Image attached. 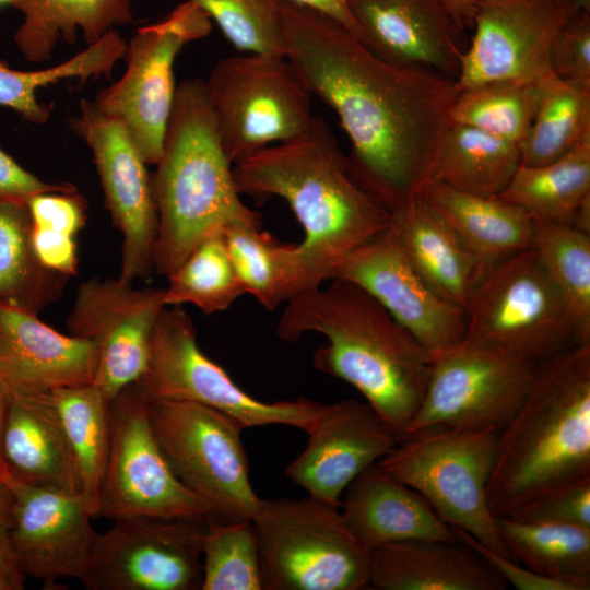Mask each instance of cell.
Wrapping results in <instances>:
<instances>
[{"mask_svg": "<svg viewBox=\"0 0 590 590\" xmlns=\"http://www.w3.org/2000/svg\"><path fill=\"white\" fill-rule=\"evenodd\" d=\"M581 8L576 0L481 2L472 15L474 33L455 80L458 93L489 81H536L550 73L552 44Z\"/></svg>", "mask_w": 590, "mask_h": 590, "instance_id": "cell-17", "label": "cell"}, {"mask_svg": "<svg viewBox=\"0 0 590 590\" xmlns=\"http://www.w3.org/2000/svg\"><path fill=\"white\" fill-rule=\"evenodd\" d=\"M31 239L34 251L44 267L67 276L76 273L78 253L74 237L32 226Z\"/></svg>", "mask_w": 590, "mask_h": 590, "instance_id": "cell-48", "label": "cell"}, {"mask_svg": "<svg viewBox=\"0 0 590 590\" xmlns=\"http://www.w3.org/2000/svg\"><path fill=\"white\" fill-rule=\"evenodd\" d=\"M505 580L460 541L408 540L369 550L368 589L505 590Z\"/></svg>", "mask_w": 590, "mask_h": 590, "instance_id": "cell-25", "label": "cell"}, {"mask_svg": "<svg viewBox=\"0 0 590 590\" xmlns=\"http://www.w3.org/2000/svg\"><path fill=\"white\" fill-rule=\"evenodd\" d=\"M321 12L345 26L358 38V28L350 10V0H285Z\"/></svg>", "mask_w": 590, "mask_h": 590, "instance_id": "cell-50", "label": "cell"}, {"mask_svg": "<svg viewBox=\"0 0 590 590\" xmlns=\"http://www.w3.org/2000/svg\"><path fill=\"white\" fill-rule=\"evenodd\" d=\"M201 590H261L257 534L251 519H206Z\"/></svg>", "mask_w": 590, "mask_h": 590, "instance_id": "cell-41", "label": "cell"}, {"mask_svg": "<svg viewBox=\"0 0 590 590\" xmlns=\"http://www.w3.org/2000/svg\"><path fill=\"white\" fill-rule=\"evenodd\" d=\"M319 333L314 367L353 386L402 437L427 386L432 355L369 293L331 279L285 302L276 334L295 342Z\"/></svg>", "mask_w": 590, "mask_h": 590, "instance_id": "cell-3", "label": "cell"}, {"mask_svg": "<svg viewBox=\"0 0 590 590\" xmlns=\"http://www.w3.org/2000/svg\"><path fill=\"white\" fill-rule=\"evenodd\" d=\"M307 434L306 448L285 475L308 496L338 508L349 484L402 439L366 401L355 399L323 403Z\"/></svg>", "mask_w": 590, "mask_h": 590, "instance_id": "cell-21", "label": "cell"}, {"mask_svg": "<svg viewBox=\"0 0 590 590\" xmlns=\"http://www.w3.org/2000/svg\"><path fill=\"white\" fill-rule=\"evenodd\" d=\"M48 191L74 192L70 182H46L25 168L0 148V201H24Z\"/></svg>", "mask_w": 590, "mask_h": 590, "instance_id": "cell-47", "label": "cell"}, {"mask_svg": "<svg viewBox=\"0 0 590 590\" xmlns=\"http://www.w3.org/2000/svg\"><path fill=\"white\" fill-rule=\"evenodd\" d=\"M507 517L590 529V477L553 489Z\"/></svg>", "mask_w": 590, "mask_h": 590, "instance_id": "cell-43", "label": "cell"}, {"mask_svg": "<svg viewBox=\"0 0 590 590\" xmlns=\"http://www.w3.org/2000/svg\"><path fill=\"white\" fill-rule=\"evenodd\" d=\"M477 258L486 272L508 257L532 248L533 219L500 198L479 197L427 179L418 194Z\"/></svg>", "mask_w": 590, "mask_h": 590, "instance_id": "cell-28", "label": "cell"}, {"mask_svg": "<svg viewBox=\"0 0 590 590\" xmlns=\"http://www.w3.org/2000/svg\"><path fill=\"white\" fill-rule=\"evenodd\" d=\"M227 251L246 294L268 310L295 295V244H282L261 226L234 223L224 227Z\"/></svg>", "mask_w": 590, "mask_h": 590, "instance_id": "cell-37", "label": "cell"}, {"mask_svg": "<svg viewBox=\"0 0 590 590\" xmlns=\"http://www.w3.org/2000/svg\"><path fill=\"white\" fill-rule=\"evenodd\" d=\"M15 0H0V7L12 5Z\"/></svg>", "mask_w": 590, "mask_h": 590, "instance_id": "cell-55", "label": "cell"}, {"mask_svg": "<svg viewBox=\"0 0 590 590\" xmlns=\"http://www.w3.org/2000/svg\"><path fill=\"white\" fill-rule=\"evenodd\" d=\"M334 278L369 293L430 355L464 338L465 311L429 288L391 225L346 255Z\"/></svg>", "mask_w": 590, "mask_h": 590, "instance_id": "cell-19", "label": "cell"}, {"mask_svg": "<svg viewBox=\"0 0 590 590\" xmlns=\"http://www.w3.org/2000/svg\"><path fill=\"white\" fill-rule=\"evenodd\" d=\"M108 416L109 449L95 517L213 518L209 506L173 471L137 382L110 400Z\"/></svg>", "mask_w": 590, "mask_h": 590, "instance_id": "cell-13", "label": "cell"}, {"mask_svg": "<svg viewBox=\"0 0 590 590\" xmlns=\"http://www.w3.org/2000/svg\"><path fill=\"white\" fill-rule=\"evenodd\" d=\"M451 8L459 16V19L465 24L467 27L471 26L472 15L477 5L485 0H448Z\"/></svg>", "mask_w": 590, "mask_h": 590, "instance_id": "cell-51", "label": "cell"}, {"mask_svg": "<svg viewBox=\"0 0 590 590\" xmlns=\"http://www.w3.org/2000/svg\"><path fill=\"white\" fill-rule=\"evenodd\" d=\"M533 222L532 248L566 305L575 344L590 343V233L562 223Z\"/></svg>", "mask_w": 590, "mask_h": 590, "instance_id": "cell-36", "label": "cell"}, {"mask_svg": "<svg viewBox=\"0 0 590 590\" xmlns=\"http://www.w3.org/2000/svg\"><path fill=\"white\" fill-rule=\"evenodd\" d=\"M118 61V51L107 38H102L54 67L20 71L0 60V106L16 111L24 120L43 125L50 118V109L40 103L37 92L61 80L80 82L109 76Z\"/></svg>", "mask_w": 590, "mask_h": 590, "instance_id": "cell-40", "label": "cell"}, {"mask_svg": "<svg viewBox=\"0 0 590 590\" xmlns=\"http://www.w3.org/2000/svg\"><path fill=\"white\" fill-rule=\"evenodd\" d=\"M211 28L209 14L191 0L162 21L140 27L127 43L123 75L94 99L102 111L123 125L148 165H156L162 154L176 92L177 55Z\"/></svg>", "mask_w": 590, "mask_h": 590, "instance_id": "cell-14", "label": "cell"}, {"mask_svg": "<svg viewBox=\"0 0 590 590\" xmlns=\"http://www.w3.org/2000/svg\"><path fill=\"white\" fill-rule=\"evenodd\" d=\"M280 15L286 58L347 134L355 180L390 213L429 179L451 125L456 81L376 57L334 19L285 0Z\"/></svg>", "mask_w": 590, "mask_h": 590, "instance_id": "cell-1", "label": "cell"}, {"mask_svg": "<svg viewBox=\"0 0 590 590\" xmlns=\"http://www.w3.org/2000/svg\"><path fill=\"white\" fill-rule=\"evenodd\" d=\"M498 432L433 429L402 437L376 464L416 491L450 527L511 558L496 530L486 486Z\"/></svg>", "mask_w": 590, "mask_h": 590, "instance_id": "cell-7", "label": "cell"}, {"mask_svg": "<svg viewBox=\"0 0 590 590\" xmlns=\"http://www.w3.org/2000/svg\"><path fill=\"white\" fill-rule=\"evenodd\" d=\"M24 580L0 569V590H21Z\"/></svg>", "mask_w": 590, "mask_h": 590, "instance_id": "cell-53", "label": "cell"}, {"mask_svg": "<svg viewBox=\"0 0 590 590\" xmlns=\"http://www.w3.org/2000/svg\"><path fill=\"white\" fill-rule=\"evenodd\" d=\"M12 503L11 492L5 482L0 479V569L25 580V576L20 570L10 546L9 533Z\"/></svg>", "mask_w": 590, "mask_h": 590, "instance_id": "cell-49", "label": "cell"}, {"mask_svg": "<svg viewBox=\"0 0 590 590\" xmlns=\"http://www.w3.org/2000/svg\"><path fill=\"white\" fill-rule=\"evenodd\" d=\"M191 1L209 14L238 50L286 57L280 0Z\"/></svg>", "mask_w": 590, "mask_h": 590, "instance_id": "cell-42", "label": "cell"}, {"mask_svg": "<svg viewBox=\"0 0 590 590\" xmlns=\"http://www.w3.org/2000/svg\"><path fill=\"white\" fill-rule=\"evenodd\" d=\"M74 460L80 496L93 517L109 449V400L93 382L46 393Z\"/></svg>", "mask_w": 590, "mask_h": 590, "instance_id": "cell-33", "label": "cell"}, {"mask_svg": "<svg viewBox=\"0 0 590 590\" xmlns=\"http://www.w3.org/2000/svg\"><path fill=\"white\" fill-rule=\"evenodd\" d=\"M135 382L149 402L203 404L245 428L279 424L308 433L323 405L306 398L264 402L250 396L201 351L192 319L179 306H166L160 314L146 366Z\"/></svg>", "mask_w": 590, "mask_h": 590, "instance_id": "cell-8", "label": "cell"}, {"mask_svg": "<svg viewBox=\"0 0 590 590\" xmlns=\"http://www.w3.org/2000/svg\"><path fill=\"white\" fill-rule=\"evenodd\" d=\"M452 528V527H451ZM458 541L475 551L504 580L517 590H571L564 582L541 576L519 566L512 558L505 557L484 544L480 543L469 533L452 528Z\"/></svg>", "mask_w": 590, "mask_h": 590, "instance_id": "cell-46", "label": "cell"}, {"mask_svg": "<svg viewBox=\"0 0 590 590\" xmlns=\"http://www.w3.org/2000/svg\"><path fill=\"white\" fill-rule=\"evenodd\" d=\"M548 68L562 80L590 83V9H579L559 30Z\"/></svg>", "mask_w": 590, "mask_h": 590, "instance_id": "cell-44", "label": "cell"}, {"mask_svg": "<svg viewBox=\"0 0 590 590\" xmlns=\"http://www.w3.org/2000/svg\"><path fill=\"white\" fill-rule=\"evenodd\" d=\"M497 198L520 206L533 220L590 233V138L553 162L520 165Z\"/></svg>", "mask_w": 590, "mask_h": 590, "instance_id": "cell-29", "label": "cell"}, {"mask_svg": "<svg viewBox=\"0 0 590 590\" xmlns=\"http://www.w3.org/2000/svg\"><path fill=\"white\" fill-rule=\"evenodd\" d=\"M391 226L410 263L429 288L465 311L486 273L477 258L420 196L391 213Z\"/></svg>", "mask_w": 590, "mask_h": 590, "instance_id": "cell-27", "label": "cell"}, {"mask_svg": "<svg viewBox=\"0 0 590 590\" xmlns=\"http://www.w3.org/2000/svg\"><path fill=\"white\" fill-rule=\"evenodd\" d=\"M240 194L279 197L303 228L295 244V295L332 279L340 261L391 225V213L350 172L319 116L302 134L233 164Z\"/></svg>", "mask_w": 590, "mask_h": 590, "instance_id": "cell-2", "label": "cell"}, {"mask_svg": "<svg viewBox=\"0 0 590 590\" xmlns=\"http://www.w3.org/2000/svg\"><path fill=\"white\" fill-rule=\"evenodd\" d=\"M9 403V397L5 389L0 384V475L4 471V464L2 459V436L4 428L5 414Z\"/></svg>", "mask_w": 590, "mask_h": 590, "instance_id": "cell-52", "label": "cell"}, {"mask_svg": "<svg viewBox=\"0 0 590 590\" xmlns=\"http://www.w3.org/2000/svg\"><path fill=\"white\" fill-rule=\"evenodd\" d=\"M156 439L181 483L221 521L251 519L262 498L253 491L238 421L187 401L149 402Z\"/></svg>", "mask_w": 590, "mask_h": 590, "instance_id": "cell-10", "label": "cell"}, {"mask_svg": "<svg viewBox=\"0 0 590 590\" xmlns=\"http://www.w3.org/2000/svg\"><path fill=\"white\" fill-rule=\"evenodd\" d=\"M496 530L512 559L571 590L590 589V529L573 524L495 517Z\"/></svg>", "mask_w": 590, "mask_h": 590, "instance_id": "cell-32", "label": "cell"}, {"mask_svg": "<svg viewBox=\"0 0 590 590\" xmlns=\"http://www.w3.org/2000/svg\"><path fill=\"white\" fill-rule=\"evenodd\" d=\"M464 338L534 364L575 345L569 312L533 248L485 273L465 309Z\"/></svg>", "mask_w": 590, "mask_h": 590, "instance_id": "cell-11", "label": "cell"}, {"mask_svg": "<svg viewBox=\"0 0 590 590\" xmlns=\"http://www.w3.org/2000/svg\"><path fill=\"white\" fill-rule=\"evenodd\" d=\"M32 226L74 237L85 223L86 204L76 191L40 192L27 199Z\"/></svg>", "mask_w": 590, "mask_h": 590, "instance_id": "cell-45", "label": "cell"}, {"mask_svg": "<svg viewBox=\"0 0 590 590\" xmlns=\"http://www.w3.org/2000/svg\"><path fill=\"white\" fill-rule=\"evenodd\" d=\"M539 80H496L462 90L451 106L450 121L519 145L538 108Z\"/></svg>", "mask_w": 590, "mask_h": 590, "instance_id": "cell-39", "label": "cell"}, {"mask_svg": "<svg viewBox=\"0 0 590 590\" xmlns=\"http://www.w3.org/2000/svg\"><path fill=\"white\" fill-rule=\"evenodd\" d=\"M252 521L261 590L368 589L369 550L338 507L310 496L262 499Z\"/></svg>", "mask_w": 590, "mask_h": 590, "instance_id": "cell-6", "label": "cell"}, {"mask_svg": "<svg viewBox=\"0 0 590 590\" xmlns=\"http://www.w3.org/2000/svg\"><path fill=\"white\" fill-rule=\"evenodd\" d=\"M12 7L23 14L14 43L34 63L48 60L60 39L74 44L80 32L91 45L133 21L131 0H15Z\"/></svg>", "mask_w": 590, "mask_h": 590, "instance_id": "cell-30", "label": "cell"}, {"mask_svg": "<svg viewBox=\"0 0 590 590\" xmlns=\"http://www.w3.org/2000/svg\"><path fill=\"white\" fill-rule=\"evenodd\" d=\"M520 165L517 144L470 126L451 123L437 150L429 179L461 192L497 198Z\"/></svg>", "mask_w": 590, "mask_h": 590, "instance_id": "cell-31", "label": "cell"}, {"mask_svg": "<svg viewBox=\"0 0 590 590\" xmlns=\"http://www.w3.org/2000/svg\"><path fill=\"white\" fill-rule=\"evenodd\" d=\"M8 397L4 473L27 485L80 494L71 449L46 393Z\"/></svg>", "mask_w": 590, "mask_h": 590, "instance_id": "cell-26", "label": "cell"}, {"mask_svg": "<svg viewBox=\"0 0 590 590\" xmlns=\"http://www.w3.org/2000/svg\"><path fill=\"white\" fill-rule=\"evenodd\" d=\"M536 366L467 338L432 354L425 393L403 437L433 429L499 433L524 401Z\"/></svg>", "mask_w": 590, "mask_h": 590, "instance_id": "cell-12", "label": "cell"}, {"mask_svg": "<svg viewBox=\"0 0 590 590\" xmlns=\"http://www.w3.org/2000/svg\"><path fill=\"white\" fill-rule=\"evenodd\" d=\"M157 212L153 270L168 276L211 233L234 223L261 226L237 190L204 81L176 86L162 154L152 177Z\"/></svg>", "mask_w": 590, "mask_h": 590, "instance_id": "cell-5", "label": "cell"}, {"mask_svg": "<svg viewBox=\"0 0 590 590\" xmlns=\"http://www.w3.org/2000/svg\"><path fill=\"white\" fill-rule=\"evenodd\" d=\"M94 342L63 334L36 314L0 302V384L8 396H35L94 381Z\"/></svg>", "mask_w": 590, "mask_h": 590, "instance_id": "cell-23", "label": "cell"}, {"mask_svg": "<svg viewBox=\"0 0 590 590\" xmlns=\"http://www.w3.org/2000/svg\"><path fill=\"white\" fill-rule=\"evenodd\" d=\"M590 477V343L541 362L528 394L498 433L486 496L495 517Z\"/></svg>", "mask_w": 590, "mask_h": 590, "instance_id": "cell-4", "label": "cell"}, {"mask_svg": "<svg viewBox=\"0 0 590 590\" xmlns=\"http://www.w3.org/2000/svg\"><path fill=\"white\" fill-rule=\"evenodd\" d=\"M580 7L585 9H590V0H576Z\"/></svg>", "mask_w": 590, "mask_h": 590, "instance_id": "cell-54", "label": "cell"}, {"mask_svg": "<svg viewBox=\"0 0 590 590\" xmlns=\"http://www.w3.org/2000/svg\"><path fill=\"white\" fill-rule=\"evenodd\" d=\"M69 127L90 148L114 224L122 235L119 278L133 282L153 271L157 212L146 162L123 125L82 99Z\"/></svg>", "mask_w": 590, "mask_h": 590, "instance_id": "cell-16", "label": "cell"}, {"mask_svg": "<svg viewBox=\"0 0 590 590\" xmlns=\"http://www.w3.org/2000/svg\"><path fill=\"white\" fill-rule=\"evenodd\" d=\"M167 278L166 306L190 304L205 315L226 310L246 294L231 261L224 228L204 237Z\"/></svg>", "mask_w": 590, "mask_h": 590, "instance_id": "cell-38", "label": "cell"}, {"mask_svg": "<svg viewBox=\"0 0 590 590\" xmlns=\"http://www.w3.org/2000/svg\"><path fill=\"white\" fill-rule=\"evenodd\" d=\"M206 519L114 520L95 533L80 582L87 590H201Z\"/></svg>", "mask_w": 590, "mask_h": 590, "instance_id": "cell-15", "label": "cell"}, {"mask_svg": "<svg viewBox=\"0 0 590 590\" xmlns=\"http://www.w3.org/2000/svg\"><path fill=\"white\" fill-rule=\"evenodd\" d=\"M350 10L358 39L376 57L457 79L467 26L448 0H350Z\"/></svg>", "mask_w": 590, "mask_h": 590, "instance_id": "cell-22", "label": "cell"}, {"mask_svg": "<svg viewBox=\"0 0 590 590\" xmlns=\"http://www.w3.org/2000/svg\"><path fill=\"white\" fill-rule=\"evenodd\" d=\"M26 202L0 201V302L38 314L63 292L69 276L38 260Z\"/></svg>", "mask_w": 590, "mask_h": 590, "instance_id": "cell-34", "label": "cell"}, {"mask_svg": "<svg viewBox=\"0 0 590 590\" xmlns=\"http://www.w3.org/2000/svg\"><path fill=\"white\" fill-rule=\"evenodd\" d=\"M12 497L10 546L26 577L46 589L61 578L80 580L96 531L80 494L27 485L3 473Z\"/></svg>", "mask_w": 590, "mask_h": 590, "instance_id": "cell-20", "label": "cell"}, {"mask_svg": "<svg viewBox=\"0 0 590 590\" xmlns=\"http://www.w3.org/2000/svg\"><path fill=\"white\" fill-rule=\"evenodd\" d=\"M165 307L164 287L135 288L119 276L80 284L67 328L69 334L96 344L98 363L93 384L109 402L143 373L151 334Z\"/></svg>", "mask_w": 590, "mask_h": 590, "instance_id": "cell-18", "label": "cell"}, {"mask_svg": "<svg viewBox=\"0 0 590 590\" xmlns=\"http://www.w3.org/2000/svg\"><path fill=\"white\" fill-rule=\"evenodd\" d=\"M204 85L222 148L233 164L302 134L314 119L312 94L284 56L223 58Z\"/></svg>", "mask_w": 590, "mask_h": 590, "instance_id": "cell-9", "label": "cell"}, {"mask_svg": "<svg viewBox=\"0 0 590 590\" xmlns=\"http://www.w3.org/2000/svg\"><path fill=\"white\" fill-rule=\"evenodd\" d=\"M532 125L519 143L521 165L553 162L590 138V83L562 80L551 72L539 80Z\"/></svg>", "mask_w": 590, "mask_h": 590, "instance_id": "cell-35", "label": "cell"}, {"mask_svg": "<svg viewBox=\"0 0 590 590\" xmlns=\"http://www.w3.org/2000/svg\"><path fill=\"white\" fill-rule=\"evenodd\" d=\"M340 508L349 530L368 550L408 540L458 541L425 498L376 463L349 484Z\"/></svg>", "mask_w": 590, "mask_h": 590, "instance_id": "cell-24", "label": "cell"}]
</instances>
